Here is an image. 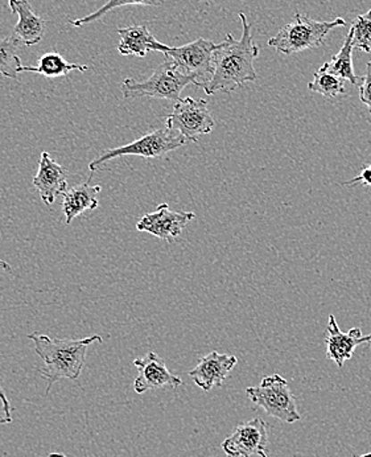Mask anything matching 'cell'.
<instances>
[{
    "mask_svg": "<svg viewBox=\"0 0 371 457\" xmlns=\"http://www.w3.org/2000/svg\"><path fill=\"white\" fill-rule=\"evenodd\" d=\"M189 84H196V79L184 73L170 57L166 56L145 81L126 79L122 84V93L126 99L150 97L178 102L181 92Z\"/></svg>",
    "mask_w": 371,
    "mask_h": 457,
    "instance_id": "cell-3",
    "label": "cell"
},
{
    "mask_svg": "<svg viewBox=\"0 0 371 457\" xmlns=\"http://www.w3.org/2000/svg\"><path fill=\"white\" fill-rule=\"evenodd\" d=\"M167 128L183 135L186 142H197L199 135L213 130L214 120L205 99L186 97L176 102L172 114L167 118Z\"/></svg>",
    "mask_w": 371,
    "mask_h": 457,
    "instance_id": "cell-8",
    "label": "cell"
},
{
    "mask_svg": "<svg viewBox=\"0 0 371 457\" xmlns=\"http://www.w3.org/2000/svg\"><path fill=\"white\" fill-rule=\"evenodd\" d=\"M23 44L11 35L8 37L0 40V74L7 77V79H19V73H21V57L18 56L19 48H21Z\"/></svg>",
    "mask_w": 371,
    "mask_h": 457,
    "instance_id": "cell-20",
    "label": "cell"
},
{
    "mask_svg": "<svg viewBox=\"0 0 371 457\" xmlns=\"http://www.w3.org/2000/svg\"><path fill=\"white\" fill-rule=\"evenodd\" d=\"M268 443V426L265 420H252L238 426L221 448L230 457H250L266 451Z\"/></svg>",
    "mask_w": 371,
    "mask_h": 457,
    "instance_id": "cell-9",
    "label": "cell"
},
{
    "mask_svg": "<svg viewBox=\"0 0 371 457\" xmlns=\"http://www.w3.org/2000/svg\"><path fill=\"white\" fill-rule=\"evenodd\" d=\"M186 139L177 131L164 128L159 130L147 132L139 139L122 145V147L111 148L104 151L102 155L89 164V170L92 173L97 170L101 165L107 163L112 159L122 158V156L134 155L142 156V158H161L170 151L186 145Z\"/></svg>",
    "mask_w": 371,
    "mask_h": 457,
    "instance_id": "cell-6",
    "label": "cell"
},
{
    "mask_svg": "<svg viewBox=\"0 0 371 457\" xmlns=\"http://www.w3.org/2000/svg\"><path fill=\"white\" fill-rule=\"evenodd\" d=\"M48 457H67V456L62 455V453H51V455H49Z\"/></svg>",
    "mask_w": 371,
    "mask_h": 457,
    "instance_id": "cell-28",
    "label": "cell"
},
{
    "mask_svg": "<svg viewBox=\"0 0 371 457\" xmlns=\"http://www.w3.org/2000/svg\"><path fill=\"white\" fill-rule=\"evenodd\" d=\"M117 32L120 36L118 52L122 56H137L143 59L150 52H161L163 46L145 26L128 27L118 29Z\"/></svg>",
    "mask_w": 371,
    "mask_h": 457,
    "instance_id": "cell-16",
    "label": "cell"
},
{
    "mask_svg": "<svg viewBox=\"0 0 371 457\" xmlns=\"http://www.w3.org/2000/svg\"><path fill=\"white\" fill-rule=\"evenodd\" d=\"M369 167L371 168V164L369 165Z\"/></svg>",
    "mask_w": 371,
    "mask_h": 457,
    "instance_id": "cell-31",
    "label": "cell"
},
{
    "mask_svg": "<svg viewBox=\"0 0 371 457\" xmlns=\"http://www.w3.org/2000/svg\"><path fill=\"white\" fill-rule=\"evenodd\" d=\"M218 44L199 37L181 46H161V52L169 56L184 73L196 79V87L205 90L214 73V52Z\"/></svg>",
    "mask_w": 371,
    "mask_h": 457,
    "instance_id": "cell-7",
    "label": "cell"
},
{
    "mask_svg": "<svg viewBox=\"0 0 371 457\" xmlns=\"http://www.w3.org/2000/svg\"><path fill=\"white\" fill-rule=\"evenodd\" d=\"M359 457H371V453H367V455H362V456H359Z\"/></svg>",
    "mask_w": 371,
    "mask_h": 457,
    "instance_id": "cell-30",
    "label": "cell"
},
{
    "mask_svg": "<svg viewBox=\"0 0 371 457\" xmlns=\"http://www.w3.org/2000/svg\"><path fill=\"white\" fill-rule=\"evenodd\" d=\"M236 362L238 360L232 354L211 352L189 371V377L194 379L197 386L202 387L203 392H210L213 387L222 386L225 378L235 369Z\"/></svg>",
    "mask_w": 371,
    "mask_h": 457,
    "instance_id": "cell-14",
    "label": "cell"
},
{
    "mask_svg": "<svg viewBox=\"0 0 371 457\" xmlns=\"http://www.w3.org/2000/svg\"><path fill=\"white\" fill-rule=\"evenodd\" d=\"M353 46L359 51L371 52V10L364 15H359L351 23Z\"/></svg>",
    "mask_w": 371,
    "mask_h": 457,
    "instance_id": "cell-23",
    "label": "cell"
},
{
    "mask_svg": "<svg viewBox=\"0 0 371 457\" xmlns=\"http://www.w3.org/2000/svg\"><path fill=\"white\" fill-rule=\"evenodd\" d=\"M371 344V335L364 336L359 328H353L348 333L342 332L338 327L336 318L329 316L326 328V357L334 361L338 368H342L345 361L353 357L357 346Z\"/></svg>",
    "mask_w": 371,
    "mask_h": 457,
    "instance_id": "cell-12",
    "label": "cell"
},
{
    "mask_svg": "<svg viewBox=\"0 0 371 457\" xmlns=\"http://www.w3.org/2000/svg\"><path fill=\"white\" fill-rule=\"evenodd\" d=\"M345 24L346 21L342 18H337L334 21H317L303 13H296L293 21L283 27L268 44L284 54L320 48L326 44V36L332 29L343 27Z\"/></svg>",
    "mask_w": 371,
    "mask_h": 457,
    "instance_id": "cell-4",
    "label": "cell"
},
{
    "mask_svg": "<svg viewBox=\"0 0 371 457\" xmlns=\"http://www.w3.org/2000/svg\"><path fill=\"white\" fill-rule=\"evenodd\" d=\"M134 365L139 371L136 381H134V390L137 394L163 389V387L176 389L183 385L180 377L170 373L166 362L153 352L145 354L143 359L134 361Z\"/></svg>",
    "mask_w": 371,
    "mask_h": 457,
    "instance_id": "cell-11",
    "label": "cell"
},
{
    "mask_svg": "<svg viewBox=\"0 0 371 457\" xmlns=\"http://www.w3.org/2000/svg\"><path fill=\"white\" fill-rule=\"evenodd\" d=\"M359 99L369 109L371 114V62H367V74H365L364 82L359 87Z\"/></svg>",
    "mask_w": 371,
    "mask_h": 457,
    "instance_id": "cell-24",
    "label": "cell"
},
{
    "mask_svg": "<svg viewBox=\"0 0 371 457\" xmlns=\"http://www.w3.org/2000/svg\"><path fill=\"white\" fill-rule=\"evenodd\" d=\"M166 0H109L106 4L102 5L95 12L90 15L84 16V18L77 19V21H69V23L74 27H84L87 24L93 23V21H100L110 11L115 8L125 7V5H144V7H161L164 4Z\"/></svg>",
    "mask_w": 371,
    "mask_h": 457,
    "instance_id": "cell-22",
    "label": "cell"
},
{
    "mask_svg": "<svg viewBox=\"0 0 371 457\" xmlns=\"http://www.w3.org/2000/svg\"><path fill=\"white\" fill-rule=\"evenodd\" d=\"M357 183H364L365 186L371 187V168L367 167L365 168V170H362V172L359 173V176H357L356 179H353V180L346 181V183H343V186H354V184Z\"/></svg>",
    "mask_w": 371,
    "mask_h": 457,
    "instance_id": "cell-26",
    "label": "cell"
},
{
    "mask_svg": "<svg viewBox=\"0 0 371 457\" xmlns=\"http://www.w3.org/2000/svg\"><path fill=\"white\" fill-rule=\"evenodd\" d=\"M78 71L85 73L87 71V65L69 64L67 60L62 54L56 52L44 54L38 60V64L36 66H23V71H29V73H37L45 79H57V77H67L70 71Z\"/></svg>",
    "mask_w": 371,
    "mask_h": 457,
    "instance_id": "cell-19",
    "label": "cell"
},
{
    "mask_svg": "<svg viewBox=\"0 0 371 457\" xmlns=\"http://www.w3.org/2000/svg\"><path fill=\"white\" fill-rule=\"evenodd\" d=\"M35 343V352L43 360L44 366L40 369L43 378L48 382L46 394L51 392L52 386L62 379H74L81 376L87 361V352L92 344L103 343L100 335L79 340H68V338H52L41 333H32L27 336Z\"/></svg>",
    "mask_w": 371,
    "mask_h": 457,
    "instance_id": "cell-2",
    "label": "cell"
},
{
    "mask_svg": "<svg viewBox=\"0 0 371 457\" xmlns=\"http://www.w3.org/2000/svg\"><path fill=\"white\" fill-rule=\"evenodd\" d=\"M90 180L87 183L68 188L62 196V212H64L67 224H71L74 219L84 214L87 211H95L98 208V195L101 192L100 186H90Z\"/></svg>",
    "mask_w": 371,
    "mask_h": 457,
    "instance_id": "cell-17",
    "label": "cell"
},
{
    "mask_svg": "<svg viewBox=\"0 0 371 457\" xmlns=\"http://www.w3.org/2000/svg\"><path fill=\"white\" fill-rule=\"evenodd\" d=\"M239 18L243 26L241 38L235 40L232 33H227V38L218 44L214 52L213 79L205 89L206 95L232 93L246 82L257 81L254 60L260 56V48L252 40L251 26L246 15L239 12Z\"/></svg>",
    "mask_w": 371,
    "mask_h": 457,
    "instance_id": "cell-1",
    "label": "cell"
},
{
    "mask_svg": "<svg viewBox=\"0 0 371 457\" xmlns=\"http://www.w3.org/2000/svg\"><path fill=\"white\" fill-rule=\"evenodd\" d=\"M260 457H268V455H266L265 451H262V453H260Z\"/></svg>",
    "mask_w": 371,
    "mask_h": 457,
    "instance_id": "cell-29",
    "label": "cell"
},
{
    "mask_svg": "<svg viewBox=\"0 0 371 457\" xmlns=\"http://www.w3.org/2000/svg\"><path fill=\"white\" fill-rule=\"evenodd\" d=\"M10 10L19 16L12 35L23 44L32 46L43 40L46 31V23L43 18L32 10L29 0H8Z\"/></svg>",
    "mask_w": 371,
    "mask_h": 457,
    "instance_id": "cell-15",
    "label": "cell"
},
{
    "mask_svg": "<svg viewBox=\"0 0 371 457\" xmlns=\"http://www.w3.org/2000/svg\"><path fill=\"white\" fill-rule=\"evenodd\" d=\"M196 217L192 212H173L167 204L158 206V211L145 214L136 224L137 231L153 234L163 241L173 242L183 233V228Z\"/></svg>",
    "mask_w": 371,
    "mask_h": 457,
    "instance_id": "cell-10",
    "label": "cell"
},
{
    "mask_svg": "<svg viewBox=\"0 0 371 457\" xmlns=\"http://www.w3.org/2000/svg\"><path fill=\"white\" fill-rule=\"evenodd\" d=\"M34 187L46 205H54L56 198L67 192V170L54 162V159L46 151L41 153L38 170L34 179Z\"/></svg>",
    "mask_w": 371,
    "mask_h": 457,
    "instance_id": "cell-13",
    "label": "cell"
},
{
    "mask_svg": "<svg viewBox=\"0 0 371 457\" xmlns=\"http://www.w3.org/2000/svg\"><path fill=\"white\" fill-rule=\"evenodd\" d=\"M353 31L349 29L346 35L345 41L341 46L340 52L336 56L332 57L331 62H326L321 69L328 71V73L334 74V76L341 77L346 81L351 82L356 87H361L364 82V77L357 76L354 73L353 62H351V52H353Z\"/></svg>",
    "mask_w": 371,
    "mask_h": 457,
    "instance_id": "cell-18",
    "label": "cell"
},
{
    "mask_svg": "<svg viewBox=\"0 0 371 457\" xmlns=\"http://www.w3.org/2000/svg\"><path fill=\"white\" fill-rule=\"evenodd\" d=\"M246 394L252 403L257 404L272 418L290 425L301 420L290 385L279 374L265 377L260 386L247 387Z\"/></svg>",
    "mask_w": 371,
    "mask_h": 457,
    "instance_id": "cell-5",
    "label": "cell"
},
{
    "mask_svg": "<svg viewBox=\"0 0 371 457\" xmlns=\"http://www.w3.org/2000/svg\"><path fill=\"white\" fill-rule=\"evenodd\" d=\"M0 402H2L3 414H4L3 415L2 420H0V425H8V423H12L10 401H8L2 385H0Z\"/></svg>",
    "mask_w": 371,
    "mask_h": 457,
    "instance_id": "cell-25",
    "label": "cell"
},
{
    "mask_svg": "<svg viewBox=\"0 0 371 457\" xmlns=\"http://www.w3.org/2000/svg\"><path fill=\"white\" fill-rule=\"evenodd\" d=\"M0 270H3V271H11L12 267H11V264H8L7 262L0 260Z\"/></svg>",
    "mask_w": 371,
    "mask_h": 457,
    "instance_id": "cell-27",
    "label": "cell"
},
{
    "mask_svg": "<svg viewBox=\"0 0 371 457\" xmlns=\"http://www.w3.org/2000/svg\"><path fill=\"white\" fill-rule=\"evenodd\" d=\"M345 81L346 79L328 73L320 68L313 76L312 81L308 84V89L310 92L318 93L326 98H336L338 96L346 95Z\"/></svg>",
    "mask_w": 371,
    "mask_h": 457,
    "instance_id": "cell-21",
    "label": "cell"
}]
</instances>
